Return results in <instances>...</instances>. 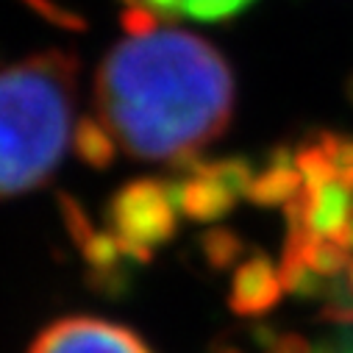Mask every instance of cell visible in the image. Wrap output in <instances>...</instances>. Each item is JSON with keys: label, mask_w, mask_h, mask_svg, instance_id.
Wrapping results in <instances>:
<instances>
[{"label": "cell", "mask_w": 353, "mask_h": 353, "mask_svg": "<svg viewBox=\"0 0 353 353\" xmlns=\"http://www.w3.org/2000/svg\"><path fill=\"white\" fill-rule=\"evenodd\" d=\"M95 103L125 153L181 161L228 128L234 75L201 37L159 28L109 50L95 75Z\"/></svg>", "instance_id": "obj_1"}, {"label": "cell", "mask_w": 353, "mask_h": 353, "mask_svg": "<svg viewBox=\"0 0 353 353\" xmlns=\"http://www.w3.org/2000/svg\"><path fill=\"white\" fill-rule=\"evenodd\" d=\"M314 139H317V142L323 145V150L331 156V161H334V167H336L339 184H345V187L353 192V137L320 131V134H314Z\"/></svg>", "instance_id": "obj_10"}, {"label": "cell", "mask_w": 353, "mask_h": 353, "mask_svg": "<svg viewBox=\"0 0 353 353\" xmlns=\"http://www.w3.org/2000/svg\"><path fill=\"white\" fill-rule=\"evenodd\" d=\"M303 190V175L295 167V150L279 148L270 153L268 167L253 175V184L248 190V201L256 206H287Z\"/></svg>", "instance_id": "obj_7"}, {"label": "cell", "mask_w": 353, "mask_h": 353, "mask_svg": "<svg viewBox=\"0 0 353 353\" xmlns=\"http://www.w3.org/2000/svg\"><path fill=\"white\" fill-rule=\"evenodd\" d=\"M148 6L164 14H184L192 20H225L245 12L253 0H145Z\"/></svg>", "instance_id": "obj_9"}, {"label": "cell", "mask_w": 353, "mask_h": 353, "mask_svg": "<svg viewBox=\"0 0 353 353\" xmlns=\"http://www.w3.org/2000/svg\"><path fill=\"white\" fill-rule=\"evenodd\" d=\"M72 148L81 161L90 167H109L117 159V139L109 134L103 123H95L92 117H83L72 131Z\"/></svg>", "instance_id": "obj_8"}, {"label": "cell", "mask_w": 353, "mask_h": 353, "mask_svg": "<svg viewBox=\"0 0 353 353\" xmlns=\"http://www.w3.org/2000/svg\"><path fill=\"white\" fill-rule=\"evenodd\" d=\"M23 3L31 6L37 14H42L48 23H53V26H59V28H67V31H83V28H86V23H83L78 14L67 12L64 6L53 3V0H23Z\"/></svg>", "instance_id": "obj_12"}, {"label": "cell", "mask_w": 353, "mask_h": 353, "mask_svg": "<svg viewBox=\"0 0 353 353\" xmlns=\"http://www.w3.org/2000/svg\"><path fill=\"white\" fill-rule=\"evenodd\" d=\"M203 250H206V256H209V261L214 264V268H225V264H231L239 256L242 242L231 231L214 228V231H209L203 236Z\"/></svg>", "instance_id": "obj_11"}, {"label": "cell", "mask_w": 353, "mask_h": 353, "mask_svg": "<svg viewBox=\"0 0 353 353\" xmlns=\"http://www.w3.org/2000/svg\"><path fill=\"white\" fill-rule=\"evenodd\" d=\"M281 290L284 284H281V273L276 264L264 256H253L234 273L231 306L242 314L268 312L279 301Z\"/></svg>", "instance_id": "obj_6"}, {"label": "cell", "mask_w": 353, "mask_h": 353, "mask_svg": "<svg viewBox=\"0 0 353 353\" xmlns=\"http://www.w3.org/2000/svg\"><path fill=\"white\" fill-rule=\"evenodd\" d=\"M28 353H150L125 325L98 317H67L48 325Z\"/></svg>", "instance_id": "obj_5"}, {"label": "cell", "mask_w": 353, "mask_h": 353, "mask_svg": "<svg viewBox=\"0 0 353 353\" xmlns=\"http://www.w3.org/2000/svg\"><path fill=\"white\" fill-rule=\"evenodd\" d=\"M179 206L170 181L139 179L114 192L106 220L125 261H148L150 250L170 242L179 228Z\"/></svg>", "instance_id": "obj_3"}, {"label": "cell", "mask_w": 353, "mask_h": 353, "mask_svg": "<svg viewBox=\"0 0 353 353\" xmlns=\"http://www.w3.org/2000/svg\"><path fill=\"white\" fill-rule=\"evenodd\" d=\"M181 175L172 187V198L179 212L195 223H212L223 220L239 198H248V190L253 184V167L242 156L217 159V161H201L198 156L175 161Z\"/></svg>", "instance_id": "obj_4"}, {"label": "cell", "mask_w": 353, "mask_h": 353, "mask_svg": "<svg viewBox=\"0 0 353 353\" xmlns=\"http://www.w3.org/2000/svg\"><path fill=\"white\" fill-rule=\"evenodd\" d=\"M347 98L353 101V75H350V81H347Z\"/></svg>", "instance_id": "obj_14"}, {"label": "cell", "mask_w": 353, "mask_h": 353, "mask_svg": "<svg viewBox=\"0 0 353 353\" xmlns=\"http://www.w3.org/2000/svg\"><path fill=\"white\" fill-rule=\"evenodd\" d=\"M123 28L128 31V37H148V34L159 31V17H156L153 6L137 3L123 12Z\"/></svg>", "instance_id": "obj_13"}, {"label": "cell", "mask_w": 353, "mask_h": 353, "mask_svg": "<svg viewBox=\"0 0 353 353\" xmlns=\"http://www.w3.org/2000/svg\"><path fill=\"white\" fill-rule=\"evenodd\" d=\"M78 61L64 50L0 70V198L42 187L59 167L75 112Z\"/></svg>", "instance_id": "obj_2"}]
</instances>
